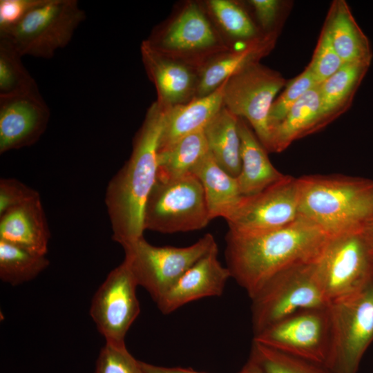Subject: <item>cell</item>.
<instances>
[{"instance_id":"cell-39","label":"cell","mask_w":373,"mask_h":373,"mask_svg":"<svg viewBox=\"0 0 373 373\" xmlns=\"http://www.w3.org/2000/svg\"><path fill=\"white\" fill-rule=\"evenodd\" d=\"M238 373H264L260 367L250 358Z\"/></svg>"},{"instance_id":"cell-16","label":"cell","mask_w":373,"mask_h":373,"mask_svg":"<svg viewBox=\"0 0 373 373\" xmlns=\"http://www.w3.org/2000/svg\"><path fill=\"white\" fill-rule=\"evenodd\" d=\"M140 50L146 73L156 88L158 102L172 107L195 97L198 74L189 63L162 52L148 40L142 41Z\"/></svg>"},{"instance_id":"cell-13","label":"cell","mask_w":373,"mask_h":373,"mask_svg":"<svg viewBox=\"0 0 373 373\" xmlns=\"http://www.w3.org/2000/svg\"><path fill=\"white\" fill-rule=\"evenodd\" d=\"M137 286L124 260L110 271L93 296L90 314L106 343L125 344L126 333L140 312Z\"/></svg>"},{"instance_id":"cell-20","label":"cell","mask_w":373,"mask_h":373,"mask_svg":"<svg viewBox=\"0 0 373 373\" xmlns=\"http://www.w3.org/2000/svg\"><path fill=\"white\" fill-rule=\"evenodd\" d=\"M241 169L237 180L242 195L256 194L282 180L285 175L269 160L267 150L247 122L238 117Z\"/></svg>"},{"instance_id":"cell-25","label":"cell","mask_w":373,"mask_h":373,"mask_svg":"<svg viewBox=\"0 0 373 373\" xmlns=\"http://www.w3.org/2000/svg\"><path fill=\"white\" fill-rule=\"evenodd\" d=\"M238 117L224 106L204 128L209 151L218 164L237 178L241 169Z\"/></svg>"},{"instance_id":"cell-17","label":"cell","mask_w":373,"mask_h":373,"mask_svg":"<svg viewBox=\"0 0 373 373\" xmlns=\"http://www.w3.org/2000/svg\"><path fill=\"white\" fill-rule=\"evenodd\" d=\"M147 40L162 52L183 61L187 55L213 52L219 46L210 22L193 3L187 5L164 31Z\"/></svg>"},{"instance_id":"cell-9","label":"cell","mask_w":373,"mask_h":373,"mask_svg":"<svg viewBox=\"0 0 373 373\" xmlns=\"http://www.w3.org/2000/svg\"><path fill=\"white\" fill-rule=\"evenodd\" d=\"M86 18L76 0H43L5 37L23 57L50 59L70 41Z\"/></svg>"},{"instance_id":"cell-40","label":"cell","mask_w":373,"mask_h":373,"mask_svg":"<svg viewBox=\"0 0 373 373\" xmlns=\"http://www.w3.org/2000/svg\"><path fill=\"white\" fill-rule=\"evenodd\" d=\"M363 229L373 247V218L364 225Z\"/></svg>"},{"instance_id":"cell-5","label":"cell","mask_w":373,"mask_h":373,"mask_svg":"<svg viewBox=\"0 0 373 373\" xmlns=\"http://www.w3.org/2000/svg\"><path fill=\"white\" fill-rule=\"evenodd\" d=\"M204 189L192 173L156 180L144 207V228L162 233L200 230L211 221Z\"/></svg>"},{"instance_id":"cell-2","label":"cell","mask_w":373,"mask_h":373,"mask_svg":"<svg viewBox=\"0 0 373 373\" xmlns=\"http://www.w3.org/2000/svg\"><path fill=\"white\" fill-rule=\"evenodd\" d=\"M169 107L157 101L147 111L128 160L109 181L105 204L113 240L122 247L143 237L146 202L157 180L161 135Z\"/></svg>"},{"instance_id":"cell-38","label":"cell","mask_w":373,"mask_h":373,"mask_svg":"<svg viewBox=\"0 0 373 373\" xmlns=\"http://www.w3.org/2000/svg\"><path fill=\"white\" fill-rule=\"evenodd\" d=\"M142 368L145 373H205L195 371L191 368L181 367H163L141 361Z\"/></svg>"},{"instance_id":"cell-27","label":"cell","mask_w":373,"mask_h":373,"mask_svg":"<svg viewBox=\"0 0 373 373\" xmlns=\"http://www.w3.org/2000/svg\"><path fill=\"white\" fill-rule=\"evenodd\" d=\"M369 66L365 63H346L319 84L323 122L347 102Z\"/></svg>"},{"instance_id":"cell-35","label":"cell","mask_w":373,"mask_h":373,"mask_svg":"<svg viewBox=\"0 0 373 373\" xmlns=\"http://www.w3.org/2000/svg\"><path fill=\"white\" fill-rule=\"evenodd\" d=\"M38 197H40L38 191L18 180L1 178L0 216Z\"/></svg>"},{"instance_id":"cell-19","label":"cell","mask_w":373,"mask_h":373,"mask_svg":"<svg viewBox=\"0 0 373 373\" xmlns=\"http://www.w3.org/2000/svg\"><path fill=\"white\" fill-rule=\"evenodd\" d=\"M225 82L206 96L195 97L186 104L169 108L159 150L169 147L189 135L204 130L224 106Z\"/></svg>"},{"instance_id":"cell-22","label":"cell","mask_w":373,"mask_h":373,"mask_svg":"<svg viewBox=\"0 0 373 373\" xmlns=\"http://www.w3.org/2000/svg\"><path fill=\"white\" fill-rule=\"evenodd\" d=\"M191 173L202 186L211 220L225 218L242 196L237 178L222 169L209 152Z\"/></svg>"},{"instance_id":"cell-33","label":"cell","mask_w":373,"mask_h":373,"mask_svg":"<svg viewBox=\"0 0 373 373\" xmlns=\"http://www.w3.org/2000/svg\"><path fill=\"white\" fill-rule=\"evenodd\" d=\"M95 373H145L125 344L106 343L96 361Z\"/></svg>"},{"instance_id":"cell-29","label":"cell","mask_w":373,"mask_h":373,"mask_svg":"<svg viewBox=\"0 0 373 373\" xmlns=\"http://www.w3.org/2000/svg\"><path fill=\"white\" fill-rule=\"evenodd\" d=\"M249 358L264 373H336L325 364L284 353L255 341Z\"/></svg>"},{"instance_id":"cell-31","label":"cell","mask_w":373,"mask_h":373,"mask_svg":"<svg viewBox=\"0 0 373 373\" xmlns=\"http://www.w3.org/2000/svg\"><path fill=\"white\" fill-rule=\"evenodd\" d=\"M208 4L211 13L229 35L242 40L258 38L254 23L238 4L229 0H211Z\"/></svg>"},{"instance_id":"cell-3","label":"cell","mask_w":373,"mask_h":373,"mask_svg":"<svg viewBox=\"0 0 373 373\" xmlns=\"http://www.w3.org/2000/svg\"><path fill=\"white\" fill-rule=\"evenodd\" d=\"M299 217L329 237L363 229L373 218V180L345 175L298 178Z\"/></svg>"},{"instance_id":"cell-30","label":"cell","mask_w":373,"mask_h":373,"mask_svg":"<svg viewBox=\"0 0 373 373\" xmlns=\"http://www.w3.org/2000/svg\"><path fill=\"white\" fill-rule=\"evenodd\" d=\"M21 57L9 42L0 39V97L39 92Z\"/></svg>"},{"instance_id":"cell-15","label":"cell","mask_w":373,"mask_h":373,"mask_svg":"<svg viewBox=\"0 0 373 373\" xmlns=\"http://www.w3.org/2000/svg\"><path fill=\"white\" fill-rule=\"evenodd\" d=\"M218 245L191 267L156 303L160 311L169 314L183 305L201 298L220 296L231 278L218 258Z\"/></svg>"},{"instance_id":"cell-6","label":"cell","mask_w":373,"mask_h":373,"mask_svg":"<svg viewBox=\"0 0 373 373\" xmlns=\"http://www.w3.org/2000/svg\"><path fill=\"white\" fill-rule=\"evenodd\" d=\"M316 267L329 304L363 288L373 279V247L363 229L331 237Z\"/></svg>"},{"instance_id":"cell-32","label":"cell","mask_w":373,"mask_h":373,"mask_svg":"<svg viewBox=\"0 0 373 373\" xmlns=\"http://www.w3.org/2000/svg\"><path fill=\"white\" fill-rule=\"evenodd\" d=\"M318 84L309 66L287 84L285 90L274 100L270 108L269 122L271 137L274 128L283 121L294 104L305 93Z\"/></svg>"},{"instance_id":"cell-12","label":"cell","mask_w":373,"mask_h":373,"mask_svg":"<svg viewBox=\"0 0 373 373\" xmlns=\"http://www.w3.org/2000/svg\"><path fill=\"white\" fill-rule=\"evenodd\" d=\"M298 178L285 175L251 195L242 196L224 220L229 231L240 234L266 232L287 226L299 218Z\"/></svg>"},{"instance_id":"cell-23","label":"cell","mask_w":373,"mask_h":373,"mask_svg":"<svg viewBox=\"0 0 373 373\" xmlns=\"http://www.w3.org/2000/svg\"><path fill=\"white\" fill-rule=\"evenodd\" d=\"M323 122L318 84L305 93L274 128L268 151H283L296 139L319 128Z\"/></svg>"},{"instance_id":"cell-18","label":"cell","mask_w":373,"mask_h":373,"mask_svg":"<svg viewBox=\"0 0 373 373\" xmlns=\"http://www.w3.org/2000/svg\"><path fill=\"white\" fill-rule=\"evenodd\" d=\"M50 237L41 197L0 216V240L46 256Z\"/></svg>"},{"instance_id":"cell-24","label":"cell","mask_w":373,"mask_h":373,"mask_svg":"<svg viewBox=\"0 0 373 373\" xmlns=\"http://www.w3.org/2000/svg\"><path fill=\"white\" fill-rule=\"evenodd\" d=\"M326 25L334 48L345 64H370L372 52L369 41L345 1H337L333 4Z\"/></svg>"},{"instance_id":"cell-4","label":"cell","mask_w":373,"mask_h":373,"mask_svg":"<svg viewBox=\"0 0 373 373\" xmlns=\"http://www.w3.org/2000/svg\"><path fill=\"white\" fill-rule=\"evenodd\" d=\"M316 260L280 271L251 298L254 335L298 311L329 305L317 277Z\"/></svg>"},{"instance_id":"cell-34","label":"cell","mask_w":373,"mask_h":373,"mask_svg":"<svg viewBox=\"0 0 373 373\" xmlns=\"http://www.w3.org/2000/svg\"><path fill=\"white\" fill-rule=\"evenodd\" d=\"M345 63L334 48L328 27L325 23L313 58L308 66L320 84L331 77Z\"/></svg>"},{"instance_id":"cell-1","label":"cell","mask_w":373,"mask_h":373,"mask_svg":"<svg viewBox=\"0 0 373 373\" xmlns=\"http://www.w3.org/2000/svg\"><path fill=\"white\" fill-rule=\"evenodd\" d=\"M330 238L300 217L287 226L259 233L228 231L224 250L227 267L251 298L280 271L316 260Z\"/></svg>"},{"instance_id":"cell-37","label":"cell","mask_w":373,"mask_h":373,"mask_svg":"<svg viewBox=\"0 0 373 373\" xmlns=\"http://www.w3.org/2000/svg\"><path fill=\"white\" fill-rule=\"evenodd\" d=\"M260 25L264 28H269L276 20L279 9L280 1L277 0H251Z\"/></svg>"},{"instance_id":"cell-26","label":"cell","mask_w":373,"mask_h":373,"mask_svg":"<svg viewBox=\"0 0 373 373\" xmlns=\"http://www.w3.org/2000/svg\"><path fill=\"white\" fill-rule=\"evenodd\" d=\"M209 152L204 131L189 135L169 147L159 150L157 180H170L191 173Z\"/></svg>"},{"instance_id":"cell-21","label":"cell","mask_w":373,"mask_h":373,"mask_svg":"<svg viewBox=\"0 0 373 373\" xmlns=\"http://www.w3.org/2000/svg\"><path fill=\"white\" fill-rule=\"evenodd\" d=\"M270 36L258 37L240 50L224 52L210 59L198 72L195 97L211 93L241 69L257 62L270 50L273 41Z\"/></svg>"},{"instance_id":"cell-28","label":"cell","mask_w":373,"mask_h":373,"mask_svg":"<svg viewBox=\"0 0 373 373\" xmlns=\"http://www.w3.org/2000/svg\"><path fill=\"white\" fill-rule=\"evenodd\" d=\"M46 256L32 253L0 240V278L18 285L37 277L48 265Z\"/></svg>"},{"instance_id":"cell-10","label":"cell","mask_w":373,"mask_h":373,"mask_svg":"<svg viewBox=\"0 0 373 373\" xmlns=\"http://www.w3.org/2000/svg\"><path fill=\"white\" fill-rule=\"evenodd\" d=\"M285 79L258 61L251 63L225 82L223 105L244 119L268 151L271 141L269 115L276 94Z\"/></svg>"},{"instance_id":"cell-7","label":"cell","mask_w":373,"mask_h":373,"mask_svg":"<svg viewBox=\"0 0 373 373\" xmlns=\"http://www.w3.org/2000/svg\"><path fill=\"white\" fill-rule=\"evenodd\" d=\"M332 325L327 366L336 373H356L373 341V279L361 290L329 304Z\"/></svg>"},{"instance_id":"cell-11","label":"cell","mask_w":373,"mask_h":373,"mask_svg":"<svg viewBox=\"0 0 373 373\" xmlns=\"http://www.w3.org/2000/svg\"><path fill=\"white\" fill-rule=\"evenodd\" d=\"M253 341L327 365L332 345L329 305L298 311L254 335Z\"/></svg>"},{"instance_id":"cell-8","label":"cell","mask_w":373,"mask_h":373,"mask_svg":"<svg viewBox=\"0 0 373 373\" xmlns=\"http://www.w3.org/2000/svg\"><path fill=\"white\" fill-rule=\"evenodd\" d=\"M217 243L206 233L197 242L184 247L155 246L144 237L123 247L127 262L139 285L156 303L178 280Z\"/></svg>"},{"instance_id":"cell-14","label":"cell","mask_w":373,"mask_h":373,"mask_svg":"<svg viewBox=\"0 0 373 373\" xmlns=\"http://www.w3.org/2000/svg\"><path fill=\"white\" fill-rule=\"evenodd\" d=\"M49 118V108L39 92L0 97V154L35 144Z\"/></svg>"},{"instance_id":"cell-36","label":"cell","mask_w":373,"mask_h":373,"mask_svg":"<svg viewBox=\"0 0 373 373\" xmlns=\"http://www.w3.org/2000/svg\"><path fill=\"white\" fill-rule=\"evenodd\" d=\"M43 0H1L0 38L15 29Z\"/></svg>"}]
</instances>
